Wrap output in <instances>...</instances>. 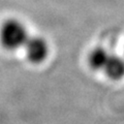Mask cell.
<instances>
[{
    "mask_svg": "<svg viewBox=\"0 0 124 124\" xmlns=\"http://www.w3.org/2000/svg\"><path fill=\"white\" fill-rule=\"evenodd\" d=\"M111 53L102 46H97L90 51L88 55V64L93 70H103Z\"/></svg>",
    "mask_w": 124,
    "mask_h": 124,
    "instance_id": "277c9868",
    "label": "cell"
},
{
    "mask_svg": "<svg viewBox=\"0 0 124 124\" xmlns=\"http://www.w3.org/2000/svg\"><path fill=\"white\" fill-rule=\"evenodd\" d=\"M25 50L26 58L33 64L42 63L49 56L50 48L46 38L41 36H29L25 46H23Z\"/></svg>",
    "mask_w": 124,
    "mask_h": 124,
    "instance_id": "7a4b0ae2",
    "label": "cell"
},
{
    "mask_svg": "<svg viewBox=\"0 0 124 124\" xmlns=\"http://www.w3.org/2000/svg\"><path fill=\"white\" fill-rule=\"evenodd\" d=\"M102 71L111 80L118 81L123 79L124 78V57L111 53Z\"/></svg>",
    "mask_w": 124,
    "mask_h": 124,
    "instance_id": "3957f363",
    "label": "cell"
},
{
    "mask_svg": "<svg viewBox=\"0 0 124 124\" xmlns=\"http://www.w3.org/2000/svg\"><path fill=\"white\" fill-rule=\"evenodd\" d=\"M29 38L26 25L17 19H8L0 28V42L7 51H17L25 46Z\"/></svg>",
    "mask_w": 124,
    "mask_h": 124,
    "instance_id": "6da1fadb",
    "label": "cell"
}]
</instances>
